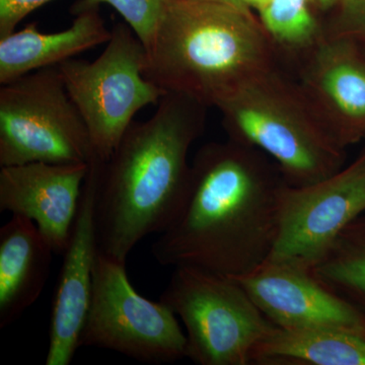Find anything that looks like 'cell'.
<instances>
[{"label":"cell","instance_id":"obj_1","mask_svg":"<svg viewBox=\"0 0 365 365\" xmlns=\"http://www.w3.org/2000/svg\"><path fill=\"white\" fill-rule=\"evenodd\" d=\"M285 182L257 148L230 138L204 144L179 212L151 246L153 258L227 278L253 272L272 253Z\"/></svg>","mask_w":365,"mask_h":365},{"label":"cell","instance_id":"obj_2","mask_svg":"<svg viewBox=\"0 0 365 365\" xmlns=\"http://www.w3.org/2000/svg\"><path fill=\"white\" fill-rule=\"evenodd\" d=\"M158 105L150 119L130 125L111 157L91 165L98 253L124 263L176 217L189 186V150L205 129L208 108L193 98L168 93Z\"/></svg>","mask_w":365,"mask_h":365},{"label":"cell","instance_id":"obj_3","mask_svg":"<svg viewBox=\"0 0 365 365\" xmlns=\"http://www.w3.org/2000/svg\"><path fill=\"white\" fill-rule=\"evenodd\" d=\"M278 53L247 4L170 0L146 48L144 78L205 107L277 66Z\"/></svg>","mask_w":365,"mask_h":365},{"label":"cell","instance_id":"obj_4","mask_svg":"<svg viewBox=\"0 0 365 365\" xmlns=\"http://www.w3.org/2000/svg\"><path fill=\"white\" fill-rule=\"evenodd\" d=\"M216 109L227 138L265 153L288 185L314 184L344 168L346 150L278 66L250 78Z\"/></svg>","mask_w":365,"mask_h":365},{"label":"cell","instance_id":"obj_5","mask_svg":"<svg viewBox=\"0 0 365 365\" xmlns=\"http://www.w3.org/2000/svg\"><path fill=\"white\" fill-rule=\"evenodd\" d=\"M186 328L187 357L198 365H249L277 328L234 279L176 267L160 297Z\"/></svg>","mask_w":365,"mask_h":365},{"label":"cell","instance_id":"obj_6","mask_svg":"<svg viewBox=\"0 0 365 365\" xmlns=\"http://www.w3.org/2000/svg\"><path fill=\"white\" fill-rule=\"evenodd\" d=\"M101 160L58 67L31 72L0 88V168Z\"/></svg>","mask_w":365,"mask_h":365},{"label":"cell","instance_id":"obj_7","mask_svg":"<svg viewBox=\"0 0 365 365\" xmlns=\"http://www.w3.org/2000/svg\"><path fill=\"white\" fill-rule=\"evenodd\" d=\"M145 64L143 42L130 26L117 23L97 59L71 58L57 66L102 162L111 157L137 113L165 95L144 78Z\"/></svg>","mask_w":365,"mask_h":365},{"label":"cell","instance_id":"obj_8","mask_svg":"<svg viewBox=\"0 0 365 365\" xmlns=\"http://www.w3.org/2000/svg\"><path fill=\"white\" fill-rule=\"evenodd\" d=\"M81 346L160 364L187 357L188 341L167 304L145 299L132 287L126 263L98 253Z\"/></svg>","mask_w":365,"mask_h":365},{"label":"cell","instance_id":"obj_9","mask_svg":"<svg viewBox=\"0 0 365 365\" xmlns=\"http://www.w3.org/2000/svg\"><path fill=\"white\" fill-rule=\"evenodd\" d=\"M364 211L365 148L354 162L325 180L299 187L285 182L277 237L267 261L311 271Z\"/></svg>","mask_w":365,"mask_h":365},{"label":"cell","instance_id":"obj_10","mask_svg":"<svg viewBox=\"0 0 365 365\" xmlns=\"http://www.w3.org/2000/svg\"><path fill=\"white\" fill-rule=\"evenodd\" d=\"M300 90L341 148L365 140V49L324 32L294 60Z\"/></svg>","mask_w":365,"mask_h":365},{"label":"cell","instance_id":"obj_11","mask_svg":"<svg viewBox=\"0 0 365 365\" xmlns=\"http://www.w3.org/2000/svg\"><path fill=\"white\" fill-rule=\"evenodd\" d=\"M230 279L278 328L332 329L365 337L364 312L322 284L309 270L267 261Z\"/></svg>","mask_w":365,"mask_h":365},{"label":"cell","instance_id":"obj_12","mask_svg":"<svg viewBox=\"0 0 365 365\" xmlns=\"http://www.w3.org/2000/svg\"><path fill=\"white\" fill-rule=\"evenodd\" d=\"M86 163H30L0 169V211L36 223L55 254L63 255L78 215Z\"/></svg>","mask_w":365,"mask_h":365},{"label":"cell","instance_id":"obj_13","mask_svg":"<svg viewBox=\"0 0 365 365\" xmlns=\"http://www.w3.org/2000/svg\"><path fill=\"white\" fill-rule=\"evenodd\" d=\"M95 187V170L91 165L53 297L46 365L71 364L81 347V335L90 312L98 255L93 222Z\"/></svg>","mask_w":365,"mask_h":365},{"label":"cell","instance_id":"obj_14","mask_svg":"<svg viewBox=\"0 0 365 365\" xmlns=\"http://www.w3.org/2000/svg\"><path fill=\"white\" fill-rule=\"evenodd\" d=\"M53 251L36 223L13 215L0 228V328L21 318L44 290Z\"/></svg>","mask_w":365,"mask_h":365},{"label":"cell","instance_id":"obj_15","mask_svg":"<svg viewBox=\"0 0 365 365\" xmlns=\"http://www.w3.org/2000/svg\"><path fill=\"white\" fill-rule=\"evenodd\" d=\"M72 25L57 33H42L37 24L0 39V86L6 85L31 72L59 66L62 62L107 44L108 30L98 9L74 14Z\"/></svg>","mask_w":365,"mask_h":365},{"label":"cell","instance_id":"obj_16","mask_svg":"<svg viewBox=\"0 0 365 365\" xmlns=\"http://www.w3.org/2000/svg\"><path fill=\"white\" fill-rule=\"evenodd\" d=\"M252 364L365 365V337L332 329L275 328Z\"/></svg>","mask_w":365,"mask_h":365},{"label":"cell","instance_id":"obj_17","mask_svg":"<svg viewBox=\"0 0 365 365\" xmlns=\"http://www.w3.org/2000/svg\"><path fill=\"white\" fill-rule=\"evenodd\" d=\"M311 272L336 294L365 309L364 218H357L341 232Z\"/></svg>","mask_w":365,"mask_h":365},{"label":"cell","instance_id":"obj_18","mask_svg":"<svg viewBox=\"0 0 365 365\" xmlns=\"http://www.w3.org/2000/svg\"><path fill=\"white\" fill-rule=\"evenodd\" d=\"M313 0H265L256 7L258 19L279 56L294 61L322 37L324 23L311 9Z\"/></svg>","mask_w":365,"mask_h":365},{"label":"cell","instance_id":"obj_19","mask_svg":"<svg viewBox=\"0 0 365 365\" xmlns=\"http://www.w3.org/2000/svg\"><path fill=\"white\" fill-rule=\"evenodd\" d=\"M170 0H81L72 7L73 14L109 4L124 19L146 48L150 46L158 24Z\"/></svg>","mask_w":365,"mask_h":365},{"label":"cell","instance_id":"obj_20","mask_svg":"<svg viewBox=\"0 0 365 365\" xmlns=\"http://www.w3.org/2000/svg\"><path fill=\"white\" fill-rule=\"evenodd\" d=\"M333 9L324 23L326 32L349 38L365 49V0H337Z\"/></svg>","mask_w":365,"mask_h":365},{"label":"cell","instance_id":"obj_21","mask_svg":"<svg viewBox=\"0 0 365 365\" xmlns=\"http://www.w3.org/2000/svg\"><path fill=\"white\" fill-rule=\"evenodd\" d=\"M53 0H0V39L16 31L28 14Z\"/></svg>","mask_w":365,"mask_h":365},{"label":"cell","instance_id":"obj_22","mask_svg":"<svg viewBox=\"0 0 365 365\" xmlns=\"http://www.w3.org/2000/svg\"><path fill=\"white\" fill-rule=\"evenodd\" d=\"M313 1H318L319 4H321L322 6H334V4H336L337 0H313Z\"/></svg>","mask_w":365,"mask_h":365},{"label":"cell","instance_id":"obj_23","mask_svg":"<svg viewBox=\"0 0 365 365\" xmlns=\"http://www.w3.org/2000/svg\"><path fill=\"white\" fill-rule=\"evenodd\" d=\"M220 1H228V2H235V4H244V2H242L241 0H220Z\"/></svg>","mask_w":365,"mask_h":365},{"label":"cell","instance_id":"obj_24","mask_svg":"<svg viewBox=\"0 0 365 365\" xmlns=\"http://www.w3.org/2000/svg\"><path fill=\"white\" fill-rule=\"evenodd\" d=\"M364 143H365V140H364Z\"/></svg>","mask_w":365,"mask_h":365}]
</instances>
